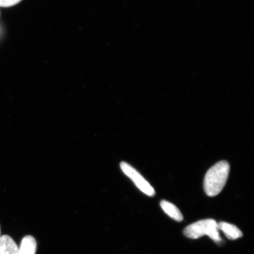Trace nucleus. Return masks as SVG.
<instances>
[{"label":"nucleus","mask_w":254,"mask_h":254,"mask_svg":"<svg viewBox=\"0 0 254 254\" xmlns=\"http://www.w3.org/2000/svg\"><path fill=\"white\" fill-rule=\"evenodd\" d=\"M230 169V165L226 161L218 162L209 168L206 173L204 182L206 195L214 196L221 192L227 183Z\"/></svg>","instance_id":"f257e3e1"},{"label":"nucleus","mask_w":254,"mask_h":254,"mask_svg":"<svg viewBox=\"0 0 254 254\" xmlns=\"http://www.w3.org/2000/svg\"><path fill=\"white\" fill-rule=\"evenodd\" d=\"M219 231L217 222L212 219H206L189 225L184 229V233L190 239H198L207 236L215 242L219 243L222 240Z\"/></svg>","instance_id":"f03ea898"},{"label":"nucleus","mask_w":254,"mask_h":254,"mask_svg":"<svg viewBox=\"0 0 254 254\" xmlns=\"http://www.w3.org/2000/svg\"><path fill=\"white\" fill-rule=\"evenodd\" d=\"M120 167L122 168L123 173H125L127 176H128L129 179L134 183L135 186L138 187V189L140 190L142 192L145 193L146 195L152 196L155 195V190L143 177L137 171H136L134 167L130 166L128 163L125 162H122L120 164Z\"/></svg>","instance_id":"7ed1b4c3"},{"label":"nucleus","mask_w":254,"mask_h":254,"mask_svg":"<svg viewBox=\"0 0 254 254\" xmlns=\"http://www.w3.org/2000/svg\"><path fill=\"white\" fill-rule=\"evenodd\" d=\"M0 254H20L17 244L7 235L0 237Z\"/></svg>","instance_id":"20e7f679"},{"label":"nucleus","mask_w":254,"mask_h":254,"mask_svg":"<svg viewBox=\"0 0 254 254\" xmlns=\"http://www.w3.org/2000/svg\"><path fill=\"white\" fill-rule=\"evenodd\" d=\"M219 230L222 231L228 239L235 240L243 237V233L236 225L221 222L218 224Z\"/></svg>","instance_id":"39448f33"},{"label":"nucleus","mask_w":254,"mask_h":254,"mask_svg":"<svg viewBox=\"0 0 254 254\" xmlns=\"http://www.w3.org/2000/svg\"><path fill=\"white\" fill-rule=\"evenodd\" d=\"M37 242L36 239L31 236H25L21 241L19 248L20 254H36Z\"/></svg>","instance_id":"423d86ee"},{"label":"nucleus","mask_w":254,"mask_h":254,"mask_svg":"<svg viewBox=\"0 0 254 254\" xmlns=\"http://www.w3.org/2000/svg\"><path fill=\"white\" fill-rule=\"evenodd\" d=\"M160 205L163 211L169 216L170 217L173 218V220L177 221H182L183 220V216L182 212H180L179 209L174 205L172 203L165 201H161Z\"/></svg>","instance_id":"0eeeda50"},{"label":"nucleus","mask_w":254,"mask_h":254,"mask_svg":"<svg viewBox=\"0 0 254 254\" xmlns=\"http://www.w3.org/2000/svg\"><path fill=\"white\" fill-rule=\"evenodd\" d=\"M21 1V0H0V7H11V6L18 4Z\"/></svg>","instance_id":"6e6552de"},{"label":"nucleus","mask_w":254,"mask_h":254,"mask_svg":"<svg viewBox=\"0 0 254 254\" xmlns=\"http://www.w3.org/2000/svg\"><path fill=\"white\" fill-rule=\"evenodd\" d=\"M0 235H1V231H0ZM0 237H1V236H0Z\"/></svg>","instance_id":"1a4fd4ad"}]
</instances>
